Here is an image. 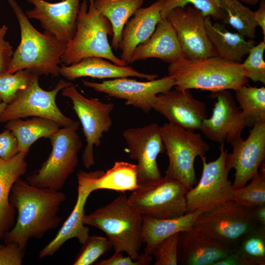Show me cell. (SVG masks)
Instances as JSON below:
<instances>
[{"mask_svg": "<svg viewBox=\"0 0 265 265\" xmlns=\"http://www.w3.org/2000/svg\"><path fill=\"white\" fill-rule=\"evenodd\" d=\"M7 30L6 25L0 27V73L7 72L14 53L13 47L4 39Z\"/></svg>", "mask_w": 265, "mask_h": 265, "instance_id": "cell-43", "label": "cell"}, {"mask_svg": "<svg viewBox=\"0 0 265 265\" xmlns=\"http://www.w3.org/2000/svg\"><path fill=\"white\" fill-rule=\"evenodd\" d=\"M7 1L18 21L21 40L6 73L27 69L38 76H58L66 44L50 33L37 30L15 0Z\"/></svg>", "mask_w": 265, "mask_h": 265, "instance_id": "cell-2", "label": "cell"}, {"mask_svg": "<svg viewBox=\"0 0 265 265\" xmlns=\"http://www.w3.org/2000/svg\"><path fill=\"white\" fill-rule=\"evenodd\" d=\"M34 5L26 15L38 20L44 31L67 44L73 38L80 0H63L50 2L45 0H26Z\"/></svg>", "mask_w": 265, "mask_h": 265, "instance_id": "cell-19", "label": "cell"}, {"mask_svg": "<svg viewBox=\"0 0 265 265\" xmlns=\"http://www.w3.org/2000/svg\"><path fill=\"white\" fill-rule=\"evenodd\" d=\"M25 250L10 242L0 248V265H21Z\"/></svg>", "mask_w": 265, "mask_h": 265, "instance_id": "cell-41", "label": "cell"}, {"mask_svg": "<svg viewBox=\"0 0 265 265\" xmlns=\"http://www.w3.org/2000/svg\"><path fill=\"white\" fill-rule=\"evenodd\" d=\"M3 246H4V245H3V244H1V243H0V248L1 247H2Z\"/></svg>", "mask_w": 265, "mask_h": 265, "instance_id": "cell-48", "label": "cell"}, {"mask_svg": "<svg viewBox=\"0 0 265 265\" xmlns=\"http://www.w3.org/2000/svg\"><path fill=\"white\" fill-rule=\"evenodd\" d=\"M179 233L167 238L156 246L152 254L155 259L154 265H178Z\"/></svg>", "mask_w": 265, "mask_h": 265, "instance_id": "cell-39", "label": "cell"}, {"mask_svg": "<svg viewBox=\"0 0 265 265\" xmlns=\"http://www.w3.org/2000/svg\"><path fill=\"white\" fill-rule=\"evenodd\" d=\"M265 40L254 46L249 51L247 58L242 63L244 75L254 82L265 84V62L264 53Z\"/></svg>", "mask_w": 265, "mask_h": 265, "instance_id": "cell-38", "label": "cell"}, {"mask_svg": "<svg viewBox=\"0 0 265 265\" xmlns=\"http://www.w3.org/2000/svg\"><path fill=\"white\" fill-rule=\"evenodd\" d=\"M78 196L75 206L54 238L44 246L38 254L39 258L53 255L68 240L76 238L82 244L89 235V228L83 222L87 199L93 192L84 182L78 181Z\"/></svg>", "mask_w": 265, "mask_h": 265, "instance_id": "cell-25", "label": "cell"}, {"mask_svg": "<svg viewBox=\"0 0 265 265\" xmlns=\"http://www.w3.org/2000/svg\"><path fill=\"white\" fill-rule=\"evenodd\" d=\"M94 0L80 2L75 34L66 44L61 57L62 63L69 65L88 57H100L119 66L127 63L116 56L108 40L113 30L109 20L95 7Z\"/></svg>", "mask_w": 265, "mask_h": 265, "instance_id": "cell-5", "label": "cell"}, {"mask_svg": "<svg viewBox=\"0 0 265 265\" xmlns=\"http://www.w3.org/2000/svg\"><path fill=\"white\" fill-rule=\"evenodd\" d=\"M210 97L216 100L211 116L203 120L200 130L211 141L231 144L241 137L246 127L241 111L228 90L211 92Z\"/></svg>", "mask_w": 265, "mask_h": 265, "instance_id": "cell-16", "label": "cell"}, {"mask_svg": "<svg viewBox=\"0 0 265 265\" xmlns=\"http://www.w3.org/2000/svg\"><path fill=\"white\" fill-rule=\"evenodd\" d=\"M258 9L254 12V19L257 26H260L264 35V40H265V0H261Z\"/></svg>", "mask_w": 265, "mask_h": 265, "instance_id": "cell-44", "label": "cell"}, {"mask_svg": "<svg viewBox=\"0 0 265 265\" xmlns=\"http://www.w3.org/2000/svg\"><path fill=\"white\" fill-rule=\"evenodd\" d=\"M188 190L179 181L166 176L139 185L128 200L143 216L163 219L187 212L186 194Z\"/></svg>", "mask_w": 265, "mask_h": 265, "instance_id": "cell-9", "label": "cell"}, {"mask_svg": "<svg viewBox=\"0 0 265 265\" xmlns=\"http://www.w3.org/2000/svg\"><path fill=\"white\" fill-rule=\"evenodd\" d=\"M236 99L246 123L252 127L257 123L265 122V87L244 84L235 91Z\"/></svg>", "mask_w": 265, "mask_h": 265, "instance_id": "cell-31", "label": "cell"}, {"mask_svg": "<svg viewBox=\"0 0 265 265\" xmlns=\"http://www.w3.org/2000/svg\"><path fill=\"white\" fill-rule=\"evenodd\" d=\"M258 226L250 209L230 200L201 213L192 229L212 238L233 250L245 235Z\"/></svg>", "mask_w": 265, "mask_h": 265, "instance_id": "cell-8", "label": "cell"}, {"mask_svg": "<svg viewBox=\"0 0 265 265\" xmlns=\"http://www.w3.org/2000/svg\"><path fill=\"white\" fill-rule=\"evenodd\" d=\"M233 200L249 209L265 205V165H261L258 173L248 185L234 189Z\"/></svg>", "mask_w": 265, "mask_h": 265, "instance_id": "cell-34", "label": "cell"}, {"mask_svg": "<svg viewBox=\"0 0 265 265\" xmlns=\"http://www.w3.org/2000/svg\"><path fill=\"white\" fill-rule=\"evenodd\" d=\"M59 75L68 80L73 81L82 77L99 79L137 77L147 80L158 77L156 74L140 72L131 66H119L107 59L100 57H88L69 65L60 67Z\"/></svg>", "mask_w": 265, "mask_h": 265, "instance_id": "cell-23", "label": "cell"}, {"mask_svg": "<svg viewBox=\"0 0 265 265\" xmlns=\"http://www.w3.org/2000/svg\"><path fill=\"white\" fill-rule=\"evenodd\" d=\"M152 109L168 123L193 132L200 130L203 120L208 117L205 104L195 99L189 89L175 88L158 94Z\"/></svg>", "mask_w": 265, "mask_h": 265, "instance_id": "cell-18", "label": "cell"}, {"mask_svg": "<svg viewBox=\"0 0 265 265\" xmlns=\"http://www.w3.org/2000/svg\"><path fill=\"white\" fill-rule=\"evenodd\" d=\"M184 57L176 32L166 18L161 19L150 37L133 50L130 63L159 58L171 63Z\"/></svg>", "mask_w": 265, "mask_h": 265, "instance_id": "cell-22", "label": "cell"}, {"mask_svg": "<svg viewBox=\"0 0 265 265\" xmlns=\"http://www.w3.org/2000/svg\"><path fill=\"white\" fill-rule=\"evenodd\" d=\"M205 212V209H201L178 217L163 219L143 216L142 235L143 243L146 244L145 252L152 255L156 246L164 239L192 229L196 219Z\"/></svg>", "mask_w": 265, "mask_h": 265, "instance_id": "cell-26", "label": "cell"}, {"mask_svg": "<svg viewBox=\"0 0 265 265\" xmlns=\"http://www.w3.org/2000/svg\"><path fill=\"white\" fill-rule=\"evenodd\" d=\"M112 245L106 237L89 236L82 244L74 265H90L103 254L109 250Z\"/></svg>", "mask_w": 265, "mask_h": 265, "instance_id": "cell-37", "label": "cell"}, {"mask_svg": "<svg viewBox=\"0 0 265 265\" xmlns=\"http://www.w3.org/2000/svg\"><path fill=\"white\" fill-rule=\"evenodd\" d=\"M18 152L16 138L11 131L5 129L0 133V158L8 159Z\"/></svg>", "mask_w": 265, "mask_h": 265, "instance_id": "cell-42", "label": "cell"}, {"mask_svg": "<svg viewBox=\"0 0 265 265\" xmlns=\"http://www.w3.org/2000/svg\"><path fill=\"white\" fill-rule=\"evenodd\" d=\"M202 12L191 5L172 9L165 18L173 27L184 57L197 60L216 56Z\"/></svg>", "mask_w": 265, "mask_h": 265, "instance_id": "cell-15", "label": "cell"}, {"mask_svg": "<svg viewBox=\"0 0 265 265\" xmlns=\"http://www.w3.org/2000/svg\"><path fill=\"white\" fill-rule=\"evenodd\" d=\"M152 256L146 252L139 254L136 259L131 256H124L122 252H115L110 258L98 262L97 265H148L152 261Z\"/></svg>", "mask_w": 265, "mask_h": 265, "instance_id": "cell-40", "label": "cell"}, {"mask_svg": "<svg viewBox=\"0 0 265 265\" xmlns=\"http://www.w3.org/2000/svg\"><path fill=\"white\" fill-rule=\"evenodd\" d=\"M66 195L61 190L41 188L19 178L14 184L9 200L17 212L13 227L3 237L4 243L13 242L25 250L32 238H41L55 229Z\"/></svg>", "mask_w": 265, "mask_h": 265, "instance_id": "cell-1", "label": "cell"}, {"mask_svg": "<svg viewBox=\"0 0 265 265\" xmlns=\"http://www.w3.org/2000/svg\"><path fill=\"white\" fill-rule=\"evenodd\" d=\"M131 159L137 161L139 185L161 179L157 163L159 154L165 152L160 126L152 123L126 129L123 133Z\"/></svg>", "mask_w": 265, "mask_h": 265, "instance_id": "cell-14", "label": "cell"}, {"mask_svg": "<svg viewBox=\"0 0 265 265\" xmlns=\"http://www.w3.org/2000/svg\"><path fill=\"white\" fill-rule=\"evenodd\" d=\"M233 251L239 265H265V227L259 225L245 235Z\"/></svg>", "mask_w": 265, "mask_h": 265, "instance_id": "cell-33", "label": "cell"}, {"mask_svg": "<svg viewBox=\"0 0 265 265\" xmlns=\"http://www.w3.org/2000/svg\"><path fill=\"white\" fill-rule=\"evenodd\" d=\"M221 8L223 23L232 26L244 37H255L257 25L254 11L239 0H221Z\"/></svg>", "mask_w": 265, "mask_h": 265, "instance_id": "cell-32", "label": "cell"}, {"mask_svg": "<svg viewBox=\"0 0 265 265\" xmlns=\"http://www.w3.org/2000/svg\"><path fill=\"white\" fill-rule=\"evenodd\" d=\"M241 2H243L245 4L255 5L258 4L261 0H239Z\"/></svg>", "mask_w": 265, "mask_h": 265, "instance_id": "cell-46", "label": "cell"}, {"mask_svg": "<svg viewBox=\"0 0 265 265\" xmlns=\"http://www.w3.org/2000/svg\"><path fill=\"white\" fill-rule=\"evenodd\" d=\"M61 94L71 100L73 108L81 123L86 141L82 160L84 166L89 169L94 164V146L101 145L104 133L107 132L112 125L110 115L114 105L88 98L73 84L63 88Z\"/></svg>", "mask_w": 265, "mask_h": 265, "instance_id": "cell-12", "label": "cell"}, {"mask_svg": "<svg viewBox=\"0 0 265 265\" xmlns=\"http://www.w3.org/2000/svg\"><path fill=\"white\" fill-rule=\"evenodd\" d=\"M205 25L216 56L222 58L240 63L242 58L255 45L254 40L247 41L239 33L231 32L221 24L212 23L210 16L205 17Z\"/></svg>", "mask_w": 265, "mask_h": 265, "instance_id": "cell-27", "label": "cell"}, {"mask_svg": "<svg viewBox=\"0 0 265 265\" xmlns=\"http://www.w3.org/2000/svg\"><path fill=\"white\" fill-rule=\"evenodd\" d=\"M167 70L168 76L174 80L175 88L181 90L235 91L248 82L241 63L218 56L193 60L183 57L169 63Z\"/></svg>", "mask_w": 265, "mask_h": 265, "instance_id": "cell-3", "label": "cell"}, {"mask_svg": "<svg viewBox=\"0 0 265 265\" xmlns=\"http://www.w3.org/2000/svg\"><path fill=\"white\" fill-rule=\"evenodd\" d=\"M191 5L200 10L205 16H210L215 20H222L221 0H164L160 11L161 19L176 7Z\"/></svg>", "mask_w": 265, "mask_h": 265, "instance_id": "cell-36", "label": "cell"}, {"mask_svg": "<svg viewBox=\"0 0 265 265\" xmlns=\"http://www.w3.org/2000/svg\"><path fill=\"white\" fill-rule=\"evenodd\" d=\"M125 78L113 79L95 82L83 80L84 86L111 97L125 100L127 106H132L148 113L157 96L170 90L175 86L173 79L168 76L145 81Z\"/></svg>", "mask_w": 265, "mask_h": 265, "instance_id": "cell-13", "label": "cell"}, {"mask_svg": "<svg viewBox=\"0 0 265 265\" xmlns=\"http://www.w3.org/2000/svg\"><path fill=\"white\" fill-rule=\"evenodd\" d=\"M139 186L136 164L126 161H115L106 172L94 171V191L109 189L119 192L133 191Z\"/></svg>", "mask_w": 265, "mask_h": 265, "instance_id": "cell-29", "label": "cell"}, {"mask_svg": "<svg viewBox=\"0 0 265 265\" xmlns=\"http://www.w3.org/2000/svg\"><path fill=\"white\" fill-rule=\"evenodd\" d=\"M143 3L144 0H94L95 7L111 25L113 34L111 47L114 50L119 49L126 23Z\"/></svg>", "mask_w": 265, "mask_h": 265, "instance_id": "cell-30", "label": "cell"}, {"mask_svg": "<svg viewBox=\"0 0 265 265\" xmlns=\"http://www.w3.org/2000/svg\"><path fill=\"white\" fill-rule=\"evenodd\" d=\"M72 84L61 79L53 89L45 90L40 87L39 76L35 74L28 86L7 104L0 115V122L6 123L27 117H39L53 120L61 127L71 126L74 121L61 111L56 103V98L60 91Z\"/></svg>", "mask_w": 265, "mask_h": 265, "instance_id": "cell-10", "label": "cell"}, {"mask_svg": "<svg viewBox=\"0 0 265 265\" xmlns=\"http://www.w3.org/2000/svg\"><path fill=\"white\" fill-rule=\"evenodd\" d=\"M160 131L169 159L165 176L179 181L190 190L197 183L195 159L209 151V144L200 133L169 123L160 126Z\"/></svg>", "mask_w": 265, "mask_h": 265, "instance_id": "cell-7", "label": "cell"}, {"mask_svg": "<svg viewBox=\"0 0 265 265\" xmlns=\"http://www.w3.org/2000/svg\"><path fill=\"white\" fill-rule=\"evenodd\" d=\"M60 127L53 120L39 117H32L26 120L13 119L6 122L5 125V128L11 131L16 138L19 151L27 152L35 141L40 138H48Z\"/></svg>", "mask_w": 265, "mask_h": 265, "instance_id": "cell-28", "label": "cell"}, {"mask_svg": "<svg viewBox=\"0 0 265 265\" xmlns=\"http://www.w3.org/2000/svg\"><path fill=\"white\" fill-rule=\"evenodd\" d=\"M250 209L258 224L265 227V205Z\"/></svg>", "mask_w": 265, "mask_h": 265, "instance_id": "cell-45", "label": "cell"}, {"mask_svg": "<svg viewBox=\"0 0 265 265\" xmlns=\"http://www.w3.org/2000/svg\"><path fill=\"white\" fill-rule=\"evenodd\" d=\"M85 225L102 231L115 252H126L134 259L139 256L143 243V215L121 194L108 204L84 215Z\"/></svg>", "mask_w": 265, "mask_h": 265, "instance_id": "cell-4", "label": "cell"}, {"mask_svg": "<svg viewBox=\"0 0 265 265\" xmlns=\"http://www.w3.org/2000/svg\"><path fill=\"white\" fill-rule=\"evenodd\" d=\"M80 123L62 127L48 137L52 150L39 169L28 175L30 184L41 188L61 190L79 163L82 142L78 133Z\"/></svg>", "mask_w": 265, "mask_h": 265, "instance_id": "cell-6", "label": "cell"}, {"mask_svg": "<svg viewBox=\"0 0 265 265\" xmlns=\"http://www.w3.org/2000/svg\"><path fill=\"white\" fill-rule=\"evenodd\" d=\"M28 153L19 152L8 159L0 158V240L15 224L16 210L9 197L15 182L26 173Z\"/></svg>", "mask_w": 265, "mask_h": 265, "instance_id": "cell-24", "label": "cell"}, {"mask_svg": "<svg viewBox=\"0 0 265 265\" xmlns=\"http://www.w3.org/2000/svg\"><path fill=\"white\" fill-rule=\"evenodd\" d=\"M220 155L214 160L207 162V158L200 157L203 163L201 177L195 187L186 194L187 212L204 209L208 211L229 201L233 200L234 189L228 179L231 169L226 162L227 149L224 144L219 146Z\"/></svg>", "mask_w": 265, "mask_h": 265, "instance_id": "cell-11", "label": "cell"}, {"mask_svg": "<svg viewBox=\"0 0 265 265\" xmlns=\"http://www.w3.org/2000/svg\"><path fill=\"white\" fill-rule=\"evenodd\" d=\"M164 0H157L146 7H140L125 25L119 44L120 58L127 64L137 46L146 41L161 19L160 11Z\"/></svg>", "mask_w": 265, "mask_h": 265, "instance_id": "cell-21", "label": "cell"}, {"mask_svg": "<svg viewBox=\"0 0 265 265\" xmlns=\"http://www.w3.org/2000/svg\"><path fill=\"white\" fill-rule=\"evenodd\" d=\"M7 104L3 102L0 99V115L1 113L3 111L5 107H6Z\"/></svg>", "mask_w": 265, "mask_h": 265, "instance_id": "cell-47", "label": "cell"}, {"mask_svg": "<svg viewBox=\"0 0 265 265\" xmlns=\"http://www.w3.org/2000/svg\"><path fill=\"white\" fill-rule=\"evenodd\" d=\"M232 251L212 238L192 229L179 233L178 264L214 265Z\"/></svg>", "mask_w": 265, "mask_h": 265, "instance_id": "cell-20", "label": "cell"}, {"mask_svg": "<svg viewBox=\"0 0 265 265\" xmlns=\"http://www.w3.org/2000/svg\"><path fill=\"white\" fill-rule=\"evenodd\" d=\"M252 128L246 139L240 137L231 144L233 152L227 155V165L235 170L234 189L246 185L265 162V122L257 123Z\"/></svg>", "mask_w": 265, "mask_h": 265, "instance_id": "cell-17", "label": "cell"}, {"mask_svg": "<svg viewBox=\"0 0 265 265\" xmlns=\"http://www.w3.org/2000/svg\"><path fill=\"white\" fill-rule=\"evenodd\" d=\"M35 75L27 69L13 74L0 73V99L7 104L11 103L20 92L28 86Z\"/></svg>", "mask_w": 265, "mask_h": 265, "instance_id": "cell-35", "label": "cell"}]
</instances>
